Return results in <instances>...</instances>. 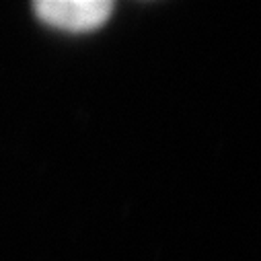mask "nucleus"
I'll return each mask as SVG.
<instances>
[{"mask_svg": "<svg viewBox=\"0 0 261 261\" xmlns=\"http://www.w3.org/2000/svg\"><path fill=\"white\" fill-rule=\"evenodd\" d=\"M113 5L107 0H41L35 3L37 17L64 31L85 33L99 29L111 15Z\"/></svg>", "mask_w": 261, "mask_h": 261, "instance_id": "f257e3e1", "label": "nucleus"}]
</instances>
